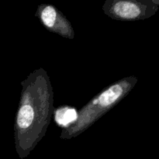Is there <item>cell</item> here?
I'll use <instances>...</instances> for the list:
<instances>
[{
  "label": "cell",
  "mask_w": 159,
  "mask_h": 159,
  "mask_svg": "<svg viewBox=\"0 0 159 159\" xmlns=\"http://www.w3.org/2000/svg\"><path fill=\"white\" fill-rule=\"evenodd\" d=\"M123 89L120 85H113L102 93L99 97V102L102 107H107L116 101L122 95Z\"/></svg>",
  "instance_id": "cell-1"
},
{
  "label": "cell",
  "mask_w": 159,
  "mask_h": 159,
  "mask_svg": "<svg viewBox=\"0 0 159 159\" xmlns=\"http://www.w3.org/2000/svg\"><path fill=\"white\" fill-rule=\"evenodd\" d=\"M34 112L32 107L29 105H25L19 110L17 116V124L20 128H27L34 120Z\"/></svg>",
  "instance_id": "cell-2"
},
{
  "label": "cell",
  "mask_w": 159,
  "mask_h": 159,
  "mask_svg": "<svg viewBox=\"0 0 159 159\" xmlns=\"http://www.w3.org/2000/svg\"><path fill=\"white\" fill-rule=\"evenodd\" d=\"M77 118V114L75 110L65 108L58 110L56 114V120L58 124L67 125L69 123L73 122Z\"/></svg>",
  "instance_id": "cell-3"
},
{
  "label": "cell",
  "mask_w": 159,
  "mask_h": 159,
  "mask_svg": "<svg viewBox=\"0 0 159 159\" xmlns=\"http://www.w3.org/2000/svg\"><path fill=\"white\" fill-rule=\"evenodd\" d=\"M56 11L52 6H48L43 9L41 12V19L44 25L48 27H51L54 26L56 20Z\"/></svg>",
  "instance_id": "cell-4"
}]
</instances>
